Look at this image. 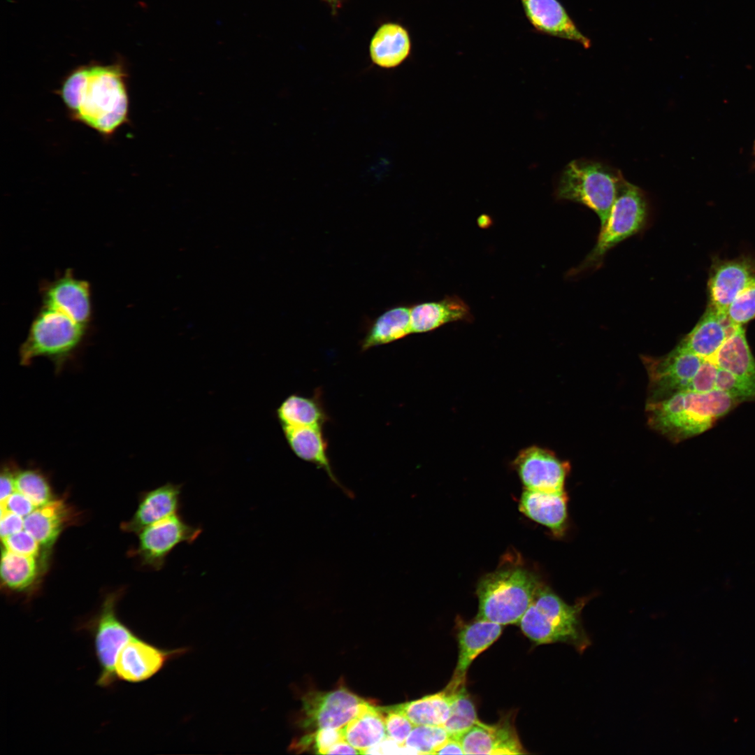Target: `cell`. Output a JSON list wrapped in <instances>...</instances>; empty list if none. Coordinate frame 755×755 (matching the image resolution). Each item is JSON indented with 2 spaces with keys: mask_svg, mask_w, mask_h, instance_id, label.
Wrapping results in <instances>:
<instances>
[{
  "mask_svg": "<svg viewBox=\"0 0 755 755\" xmlns=\"http://www.w3.org/2000/svg\"><path fill=\"white\" fill-rule=\"evenodd\" d=\"M72 120L111 137L129 122L127 74L122 62L74 69L57 91Z\"/></svg>",
  "mask_w": 755,
  "mask_h": 755,
  "instance_id": "1",
  "label": "cell"
},
{
  "mask_svg": "<svg viewBox=\"0 0 755 755\" xmlns=\"http://www.w3.org/2000/svg\"><path fill=\"white\" fill-rule=\"evenodd\" d=\"M738 403L717 389L705 393L686 390L647 402L645 412L651 429L677 443L707 431Z\"/></svg>",
  "mask_w": 755,
  "mask_h": 755,
  "instance_id": "2",
  "label": "cell"
},
{
  "mask_svg": "<svg viewBox=\"0 0 755 755\" xmlns=\"http://www.w3.org/2000/svg\"><path fill=\"white\" fill-rule=\"evenodd\" d=\"M625 180L619 169L607 163L577 159L569 162L561 171L555 196L559 200L580 203L590 208L598 217L602 228Z\"/></svg>",
  "mask_w": 755,
  "mask_h": 755,
  "instance_id": "3",
  "label": "cell"
},
{
  "mask_svg": "<svg viewBox=\"0 0 755 755\" xmlns=\"http://www.w3.org/2000/svg\"><path fill=\"white\" fill-rule=\"evenodd\" d=\"M540 584L535 575L522 568L487 575L477 584V619L502 626L519 623Z\"/></svg>",
  "mask_w": 755,
  "mask_h": 755,
  "instance_id": "4",
  "label": "cell"
},
{
  "mask_svg": "<svg viewBox=\"0 0 755 755\" xmlns=\"http://www.w3.org/2000/svg\"><path fill=\"white\" fill-rule=\"evenodd\" d=\"M87 325L44 306L34 318L19 350L20 364L29 366L38 357L50 360L60 371L82 345Z\"/></svg>",
  "mask_w": 755,
  "mask_h": 755,
  "instance_id": "5",
  "label": "cell"
},
{
  "mask_svg": "<svg viewBox=\"0 0 755 755\" xmlns=\"http://www.w3.org/2000/svg\"><path fill=\"white\" fill-rule=\"evenodd\" d=\"M649 209L645 192L625 180L617 193L605 225L600 229L594 248L575 269V273L598 267L611 249L641 231L648 222Z\"/></svg>",
  "mask_w": 755,
  "mask_h": 755,
  "instance_id": "6",
  "label": "cell"
},
{
  "mask_svg": "<svg viewBox=\"0 0 755 755\" xmlns=\"http://www.w3.org/2000/svg\"><path fill=\"white\" fill-rule=\"evenodd\" d=\"M117 594L108 595L96 616L78 626L79 630L89 633L93 639L100 667L96 684L101 688H109L117 681L115 673L117 654L135 635L117 614Z\"/></svg>",
  "mask_w": 755,
  "mask_h": 755,
  "instance_id": "7",
  "label": "cell"
},
{
  "mask_svg": "<svg viewBox=\"0 0 755 755\" xmlns=\"http://www.w3.org/2000/svg\"><path fill=\"white\" fill-rule=\"evenodd\" d=\"M641 359L649 378L647 402L688 390L705 359L677 346L666 355Z\"/></svg>",
  "mask_w": 755,
  "mask_h": 755,
  "instance_id": "8",
  "label": "cell"
},
{
  "mask_svg": "<svg viewBox=\"0 0 755 755\" xmlns=\"http://www.w3.org/2000/svg\"><path fill=\"white\" fill-rule=\"evenodd\" d=\"M202 528L187 522L176 513L145 528L139 532L136 554L141 564L160 570L170 553L181 543H193Z\"/></svg>",
  "mask_w": 755,
  "mask_h": 755,
  "instance_id": "9",
  "label": "cell"
},
{
  "mask_svg": "<svg viewBox=\"0 0 755 755\" xmlns=\"http://www.w3.org/2000/svg\"><path fill=\"white\" fill-rule=\"evenodd\" d=\"M369 703L343 686L328 692H309L302 698V726L343 728Z\"/></svg>",
  "mask_w": 755,
  "mask_h": 755,
  "instance_id": "10",
  "label": "cell"
},
{
  "mask_svg": "<svg viewBox=\"0 0 755 755\" xmlns=\"http://www.w3.org/2000/svg\"><path fill=\"white\" fill-rule=\"evenodd\" d=\"M514 465L526 489L545 493L564 491L569 463L552 452L538 446L522 450Z\"/></svg>",
  "mask_w": 755,
  "mask_h": 755,
  "instance_id": "11",
  "label": "cell"
},
{
  "mask_svg": "<svg viewBox=\"0 0 755 755\" xmlns=\"http://www.w3.org/2000/svg\"><path fill=\"white\" fill-rule=\"evenodd\" d=\"M185 650L164 649L135 634L117 654L115 663L117 680L129 683L145 681L161 670L173 656L183 653Z\"/></svg>",
  "mask_w": 755,
  "mask_h": 755,
  "instance_id": "12",
  "label": "cell"
},
{
  "mask_svg": "<svg viewBox=\"0 0 755 755\" xmlns=\"http://www.w3.org/2000/svg\"><path fill=\"white\" fill-rule=\"evenodd\" d=\"M43 305L57 310L73 320L88 325L92 316L89 283L66 271L43 289Z\"/></svg>",
  "mask_w": 755,
  "mask_h": 755,
  "instance_id": "13",
  "label": "cell"
},
{
  "mask_svg": "<svg viewBox=\"0 0 755 755\" xmlns=\"http://www.w3.org/2000/svg\"><path fill=\"white\" fill-rule=\"evenodd\" d=\"M502 630V625L482 619L464 624L459 629L457 663L446 689L454 691L465 684L466 675L472 662L499 638Z\"/></svg>",
  "mask_w": 755,
  "mask_h": 755,
  "instance_id": "14",
  "label": "cell"
},
{
  "mask_svg": "<svg viewBox=\"0 0 755 755\" xmlns=\"http://www.w3.org/2000/svg\"><path fill=\"white\" fill-rule=\"evenodd\" d=\"M520 1L526 18L537 31L590 48V39L578 29L558 0Z\"/></svg>",
  "mask_w": 755,
  "mask_h": 755,
  "instance_id": "15",
  "label": "cell"
},
{
  "mask_svg": "<svg viewBox=\"0 0 755 755\" xmlns=\"http://www.w3.org/2000/svg\"><path fill=\"white\" fill-rule=\"evenodd\" d=\"M738 326L731 321L726 312L709 305L693 329L677 347L712 360Z\"/></svg>",
  "mask_w": 755,
  "mask_h": 755,
  "instance_id": "16",
  "label": "cell"
},
{
  "mask_svg": "<svg viewBox=\"0 0 755 755\" xmlns=\"http://www.w3.org/2000/svg\"><path fill=\"white\" fill-rule=\"evenodd\" d=\"M465 754H525L515 727L508 719L488 725L480 721L459 739Z\"/></svg>",
  "mask_w": 755,
  "mask_h": 755,
  "instance_id": "17",
  "label": "cell"
},
{
  "mask_svg": "<svg viewBox=\"0 0 755 755\" xmlns=\"http://www.w3.org/2000/svg\"><path fill=\"white\" fill-rule=\"evenodd\" d=\"M754 275V264L749 259L717 263L708 281L709 305L726 312L731 303Z\"/></svg>",
  "mask_w": 755,
  "mask_h": 755,
  "instance_id": "18",
  "label": "cell"
},
{
  "mask_svg": "<svg viewBox=\"0 0 755 755\" xmlns=\"http://www.w3.org/2000/svg\"><path fill=\"white\" fill-rule=\"evenodd\" d=\"M182 485L167 482L144 493L132 518L125 522L124 531L139 533L145 528L178 513L181 507Z\"/></svg>",
  "mask_w": 755,
  "mask_h": 755,
  "instance_id": "19",
  "label": "cell"
},
{
  "mask_svg": "<svg viewBox=\"0 0 755 755\" xmlns=\"http://www.w3.org/2000/svg\"><path fill=\"white\" fill-rule=\"evenodd\" d=\"M282 429L290 448L299 458L324 470L335 486L347 496L353 497V493L340 482L333 472L327 454V443L321 427H285Z\"/></svg>",
  "mask_w": 755,
  "mask_h": 755,
  "instance_id": "20",
  "label": "cell"
},
{
  "mask_svg": "<svg viewBox=\"0 0 755 755\" xmlns=\"http://www.w3.org/2000/svg\"><path fill=\"white\" fill-rule=\"evenodd\" d=\"M469 306L457 296L438 301L424 302L410 307L411 333H426L456 321H470Z\"/></svg>",
  "mask_w": 755,
  "mask_h": 755,
  "instance_id": "21",
  "label": "cell"
},
{
  "mask_svg": "<svg viewBox=\"0 0 755 755\" xmlns=\"http://www.w3.org/2000/svg\"><path fill=\"white\" fill-rule=\"evenodd\" d=\"M411 41L406 29L396 23L381 25L373 35L369 47L372 62L391 69L400 66L410 55Z\"/></svg>",
  "mask_w": 755,
  "mask_h": 755,
  "instance_id": "22",
  "label": "cell"
},
{
  "mask_svg": "<svg viewBox=\"0 0 755 755\" xmlns=\"http://www.w3.org/2000/svg\"><path fill=\"white\" fill-rule=\"evenodd\" d=\"M67 505L61 499H53L36 508L24 518V529L40 544L45 561V552L49 551L69 519Z\"/></svg>",
  "mask_w": 755,
  "mask_h": 755,
  "instance_id": "23",
  "label": "cell"
},
{
  "mask_svg": "<svg viewBox=\"0 0 755 755\" xmlns=\"http://www.w3.org/2000/svg\"><path fill=\"white\" fill-rule=\"evenodd\" d=\"M519 509L531 519L559 534L567 518V496L565 491L545 493L526 489Z\"/></svg>",
  "mask_w": 755,
  "mask_h": 755,
  "instance_id": "24",
  "label": "cell"
},
{
  "mask_svg": "<svg viewBox=\"0 0 755 755\" xmlns=\"http://www.w3.org/2000/svg\"><path fill=\"white\" fill-rule=\"evenodd\" d=\"M342 730L344 740L360 754L387 738L384 714L379 707L371 703Z\"/></svg>",
  "mask_w": 755,
  "mask_h": 755,
  "instance_id": "25",
  "label": "cell"
},
{
  "mask_svg": "<svg viewBox=\"0 0 755 755\" xmlns=\"http://www.w3.org/2000/svg\"><path fill=\"white\" fill-rule=\"evenodd\" d=\"M411 333L410 307L395 306L378 316L369 326L361 347L363 351L387 344Z\"/></svg>",
  "mask_w": 755,
  "mask_h": 755,
  "instance_id": "26",
  "label": "cell"
},
{
  "mask_svg": "<svg viewBox=\"0 0 755 755\" xmlns=\"http://www.w3.org/2000/svg\"><path fill=\"white\" fill-rule=\"evenodd\" d=\"M277 415L282 428H322L329 419L318 394L312 397L289 396L278 408Z\"/></svg>",
  "mask_w": 755,
  "mask_h": 755,
  "instance_id": "27",
  "label": "cell"
},
{
  "mask_svg": "<svg viewBox=\"0 0 755 755\" xmlns=\"http://www.w3.org/2000/svg\"><path fill=\"white\" fill-rule=\"evenodd\" d=\"M718 368L740 378L755 380L754 357L742 326L726 340L712 359Z\"/></svg>",
  "mask_w": 755,
  "mask_h": 755,
  "instance_id": "28",
  "label": "cell"
},
{
  "mask_svg": "<svg viewBox=\"0 0 755 755\" xmlns=\"http://www.w3.org/2000/svg\"><path fill=\"white\" fill-rule=\"evenodd\" d=\"M451 694L446 689L417 700L393 705L414 726H443L450 714Z\"/></svg>",
  "mask_w": 755,
  "mask_h": 755,
  "instance_id": "29",
  "label": "cell"
},
{
  "mask_svg": "<svg viewBox=\"0 0 755 755\" xmlns=\"http://www.w3.org/2000/svg\"><path fill=\"white\" fill-rule=\"evenodd\" d=\"M38 558L14 553L2 548L1 579L3 587L13 592H25L35 583L39 574Z\"/></svg>",
  "mask_w": 755,
  "mask_h": 755,
  "instance_id": "30",
  "label": "cell"
},
{
  "mask_svg": "<svg viewBox=\"0 0 755 755\" xmlns=\"http://www.w3.org/2000/svg\"><path fill=\"white\" fill-rule=\"evenodd\" d=\"M450 714L443 725L450 737L459 740L473 726L479 723L475 705L465 684L450 692Z\"/></svg>",
  "mask_w": 755,
  "mask_h": 755,
  "instance_id": "31",
  "label": "cell"
},
{
  "mask_svg": "<svg viewBox=\"0 0 755 755\" xmlns=\"http://www.w3.org/2000/svg\"><path fill=\"white\" fill-rule=\"evenodd\" d=\"M15 482L16 491L29 498L36 508L54 499L49 482L39 470L17 468Z\"/></svg>",
  "mask_w": 755,
  "mask_h": 755,
  "instance_id": "32",
  "label": "cell"
},
{
  "mask_svg": "<svg viewBox=\"0 0 755 755\" xmlns=\"http://www.w3.org/2000/svg\"><path fill=\"white\" fill-rule=\"evenodd\" d=\"M450 735L445 728L440 726H414L404 746L414 754H433L435 750Z\"/></svg>",
  "mask_w": 755,
  "mask_h": 755,
  "instance_id": "33",
  "label": "cell"
},
{
  "mask_svg": "<svg viewBox=\"0 0 755 755\" xmlns=\"http://www.w3.org/2000/svg\"><path fill=\"white\" fill-rule=\"evenodd\" d=\"M716 389L729 394L738 403L755 401V380L740 378L719 368Z\"/></svg>",
  "mask_w": 755,
  "mask_h": 755,
  "instance_id": "34",
  "label": "cell"
},
{
  "mask_svg": "<svg viewBox=\"0 0 755 755\" xmlns=\"http://www.w3.org/2000/svg\"><path fill=\"white\" fill-rule=\"evenodd\" d=\"M726 314L738 326L755 317V275L728 306Z\"/></svg>",
  "mask_w": 755,
  "mask_h": 755,
  "instance_id": "35",
  "label": "cell"
},
{
  "mask_svg": "<svg viewBox=\"0 0 755 755\" xmlns=\"http://www.w3.org/2000/svg\"><path fill=\"white\" fill-rule=\"evenodd\" d=\"M384 714L387 735L401 746H404L406 739L414 725L394 706L379 707Z\"/></svg>",
  "mask_w": 755,
  "mask_h": 755,
  "instance_id": "36",
  "label": "cell"
},
{
  "mask_svg": "<svg viewBox=\"0 0 755 755\" xmlns=\"http://www.w3.org/2000/svg\"><path fill=\"white\" fill-rule=\"evenodd\" d=\"M3 548L16 554L39 558L45 564L41 547L36 538L26 530H22L1 540Z\"/></svg>",
  "mask_w": 755,
  "mask_h": 755,
  "instance_id": "37",
  "label": "cell"
},
{
  "mask_svg": "<svg viewBox=\"0 0 755 755\" xmlns=\"http://www.w3.org/2000/svg\"><path fill=\"white\" fill-rule=\"evenodd\" d=\"M718 366L711 359H704L687 391L705 393L716 389Z\"/></svg>",
  "mask_w": 755,
  "mask_h": 755,
  "instance_id": "38",
  "label": "cell"
},
{
  "mask_svg": "<svg viewBox=\"0 0 755 755\" xmlns=\"http://www.w3.org/2000/svg\"><path fill=\"white\" fill-rule=\"evenodd\" d=\"M1 508L24 518L36 507L25 495L15 491L3 503H1Z\"/></svg>",
  "mask_w": 755,
  "mask_h": 755,
  "instance_id": "39",
  "label": "cell"
},
{
  "mask_svg": "<svg viewBox=\"0 0 755 755\" xmlns=\"http://www.w3.org/2000/svg\"><path fill=\"white\" fill-rule=\"evenodd\" d=\"M23 528L24 517L1 508L0 535L1 540Z\"/></svg>",
  "mask_w": 755,
  "mask_h": 755,
  "instance_id": "40",
  "label": "cell"
},
{
  "mask_svg": "<svg viewBox=\"0 0 755 755\" xmlns=\"http://www.w3.org/2000/svg\"><path fill=\"white\" fill-rule=\"evenodd\" d=\"M16 470L17 468L12 463H6L2 466L0 478L1 503H3L16 491L15 482Z\"/></svg>",
  "mask_w": 755,
  "mask_h": 755,
  "instance_id": "41",
  "label": "cell"
},
{
  "mask_svg": "<svg viewBox=\"0 0 755 755\" xmlns=\"http://www.w3.org/2000/svg\"><path fill=\"white\" fill-rule=\"evenodd\" d=\"M433 754H465L461 741L448 738L433 752Z\"/></svg>",
  "mask_w": 755,
  "mask_h": 755,
  "instance_id": "42",
  "label": "cell"
},
{
  "mask_svg": "<svg viewBox=\"0 0 755 755\" xmlns=\"http://www.w3.org/2000/svg\"><path fill=\"white\" fill-rule=\"evenodd\" d=\"M357 754L360 752L350 745L346 740H341L333 745L327 754Z\"/></svg>",
  "mask_w": 755,
  "mask_h": 755,
  "instance_id": "43",
  "label": "cell"
},
{
  "mask_svg": "<svg viewBox=\"0 0 755 755\" xmlns=\"http://www.w3.org/2000/svg\"><path fill=\"white\" fill-rule=\"evenodd\" d=\"M754 152H755V145H754Z\"/></svg>",
  "mask_w": 755,
  "mask_h": 755,
  "instance_id": "44",
  "label": "cell"
}]
</instances>
